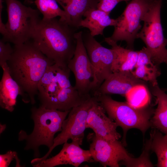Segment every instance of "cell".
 I'll list each match as a JSON object with an SVG mask.
<instances>
[{
    "label": "cell",
    "mask_w": 167,
    "mask_h": 167,
    "mask_svg": "<svg viewBox=\"0 0 167 167\" xmlns=\"http://www.w3.org/2000/svg\"><path fill=\"white\" fill-rule=\"evenodd\" d=\"M13 48V53L7 62L10 74L22 90L23 101L34 105L38 84L47 68L54 63L31 40L14 45Z\"/></svg>",
    "instance_id": "cell-1"
},
{
    "label": "cell",
    "mask_w": 167,
    "mask_h": 167,
    "mask_svg": "<svg viewBox=\"0 0 167 167\" xmlns=\"http://www.w3.org/2000/svg\"><path fill=\"white\" fill-rule=\"evenodd\" d=\"M77 29L56 18L42 19L36 26L31 40L54 64L66 67L75 53Z\"/></svg>",
    "instance_id": "cell-2"
},
{
    "label": "cell",
    "mask_w": 167,
    "mask_h": 167,
    "mask_svg": "<svg viewBox=\"0 0 167 167\" xmlns=\"http://www.w3.org/2000/svg\"><path fill=\"white\" fill-rule=\"evenodd\" d=\"M70 72L68 66L56 64L47 68L38 86L40 105L48 109L70 111L92 96L80 95L72 85Z\"/></svg>",
    "instance_id": "cell-3"
},
{
    "label": "cell",
    "mask_w": 167,
    "mask_h": 167,
    "mask_svg": "<svg viewBox=\"0 0 167 167\" xmlns=\"http://www.w3.org/2000/svg\"><path fill=\"white\" fill-rule=\"evenodd\" d=\"M70 111H62L46 108L40 105L31 109V118L34 123L32 132L28 135L21 130L18 134L19 141H26L24 149H32L35 158L39 157V148L42 145L49 149L54 143V135L62 130L63 122Z\"/></svg>",
    "instance_id": "cell-4"
},
{
    "label": "cell",
    "mask_w": 167,
    "mask_h": 167,
    "mask_svg": "<svg viewBox=\"0 0 167 167\" xmlns=\"http://www.w3.org/2000/svg\"><path fill=\"white\" fill-rule=\"evenodd\" d=\"M97 101L108 116L112 119L118 126L121 127L123 137L121 141L126 145V138L127 131L136 128L144 134L151 126V118L154 111L148 107L137 109L126 102H120L113 100L109 95L96 96Z\"/></svg>",
    "instance_id": "cell-5"
},
{
    "label": "cell",
    "mask_w": 167,
    "mask_h": 167,
    "mask_svg": "<svg viewBox=\"0 0 167 167\" xmlns=\"http://www.w3.org/2000/svg\"><path fill=\"white\" fill-rule=\"evenodd\" d=\"M8 20L5 24L9 42L14 45L24 43L31 40L33 32L41 19L40 12L23 4L18 0H5Z\"/></svg>",
    "instance_id": "cell-6"
},
{
    "label": "cell",
    "mask_w": 167,
    "mask_h": 167,
    "mask_svg": "<svg viewBox=\"0 0 167 167\" xmlns=\"http://www.w3.org/2000/svg\"><path fill=\"white\" fill-rule=\"evenodd\" d=\"M162 0H155L143 17V25L137 36L145 44L153 62L157 66L165 62L167 56L166 39L163 35L161 18Z\"/></svg>",
    "instance_id": "cell-7"
},
{
    "label": "cell",
    "mask_w": 167,
    "mask_h": 167,
    "mask_svg": "<svg viewBox=\"0 0 167 167\" xmlns=\"http://www.w3.org/2000/svg\"><path fill=\"white\" fill-rule=\"evenodd\" d=\"M155 0H131L123 12L116 19L114 30L109 37L117 42L125 41L133 49L134 41L141 29L140 22Z\"/></svg>",
    "instance_id": "cell-8"
},
{
    "label": "cell",
    "mask_w": 167,
    "mask_h": 167,
    "mask_svg": "<svg viewBox=\"0 0 167 167\" xmlns=\"http://www.w3.org/2000/svg\"><path fill=\"white\" fill-rule=\"evenodd\" d=\"M82 31L75 34L76 46L73 58L67 66L74 74L75 88L83 96H92L97 88L95 69L92 65L82 39Z\"/></svg>",
    "instance_id": "cell-9"
},
{
    "label": "cell",
    "mask_w": 167,
    "mask_h": 167,
    "mask_svg": "<svg viewBox=\"0 0 167 167\" xmlns=\"http://www.w3.org/2000/svg\"><path fill=\"white\" fill-rule=\"evenodd\" d=\"M96 101V97L92 96L82 104L72 108L63 122L61 132L54 138L53 146L43 156L34 158L32 161L36 163L46 159L56 147L63 144L70 139L83 141L84 131L87 129L86 121L88 113Z\"/></svg>",
    "instance_id": "cell-10"
},
{
    "label": "cell",
    "mask_w": 167,
    "mask_h": 167,
    "mask_svg": "<svg viewBox=\"0 0 167 167\" xmlns=\"http://www.w3.org/2000/svg\"><path fill=\"white\" fill-rule=\"evenodd\" d=\"M87 139L93 160L103 167H119L121 165L127 167L133 159L121 141L107 140L94 132L89 133Z\"/></svg>",
    "instance_id": "cell-11"
},
{
    "label": "cell",
    "mask_w": 167,
    "mask_h": 167,
    "mask_svg": "<svg viewBox=\"0 0 167 167\" xmlns=\"http://www.w3.org/2000/svg\"><path fill=\"white\" fill-rule=\"evenodd\" d=\"M82 39L96 73L97 88L112 73L115 54L112 49L105 48L87 31H82Z\"/></svg>",
    "instance_id": "cell-12"
},
{
    "label": "cell",
    "mask_w": 167,
    "mask_h": 167,
    "mask_svg": "<svg viewBox=\"0 0 167 167\" xmlns=\"http://www.w3.org/2000/svg\"><path fill=\"white\" fill-rule=\"evenodd\" d=\"M83 141L77 139L72 140L70 143L66 142L63 143L62 149L58 154L32 165L35 167H54L70 165L78 167L84 162H93L89 150L80 147Z\"/></svg>",
    "instance_id": "cell-13"
},
{
    "label": "cell",
    "mask_w": 167,
    "mask_h": 167,
    "mask_svg": "<svg viewBox=\"0 0 167 167\" xmlns=\"http://www.w3.org/2000/svg\"><path fill=\"white\" fill-rule=\"evenodd\" d=\"M146 81L138 79L130 71L113 73L95 91L93 96L119 94L125 96L134 88Z\"/></svg>",
    "instance_id": "cell-14"
},
{
    "label": "cell",
    "mask_w": 167,
    "mask_h": 167,
    "mask_svg": "<svg viewBox=\"0 0 167 167\" xmlns=\"http://www.w3.org/2000/svg\"><path fill=\"white\" fill-rule=\"evenodd\" d=\"M105 113L97 100L88 113L86 128L91 129L96 135L106 140H118L121 136L117 131L118 126Z\"/></svg>",
    "instance_id": "cell-15"
},
{
    "label": "cell",
    "mask_w": 167,
    "mask_h": 167,
    "mask_svg": "<svg viewBox=\"0 0 167 167\" xmlns=\"http://www.w3.org/2000/svg\"><path fill=\"white\" fill-rule=\"evenodd\" d=\"M3 74L0 82V106L11 112L15 109L19 95L23 96V93L18 84L11 76L7 62L1 66Z\"/></svg>",
    "instance_id": "cell-16"
},
{
    "label": "cell",
    "mask_w": 167,
    "mask_h": 167,
    "mask_svg": "<svg viewBox=\"0 0 167 167\" xmlns=\"http://www.w3.org/2000/svg\"><path fill=\"white\" fill-rule=\"evenodd\" d=\"M109 14L97 8L89 9L84 14L83 19L79 24V27L88 28L91 35L93 36L102 35L104 29L109 26H114L116 23V19L111 18Z\"/></svg>",
    "instance_id": "cell-17"
},
{
    "label": "cell",
    "mask_w": 167,
    "mask_h": 167,
    "mask_svg": "<svg viewBox=\"0 0 167 167\" xmlns=\"http://www.w3.org/2000/svg\"><path fill=\"white\" fill-rule=\"evenodd\" d=\"M63 8L69 25L78 28L85 13L90 9L97 8L99 0H55Z\"/></svg>",
    "instance_id": "cell-18"
},
{
    "label": "cell",
    "mask_w": 167,
    "mask_h": 167,
    "mask_svg": "<svg viewBox=\"0 0 167 167\" xmlns=\"http://www.w3.org/2000/svg\"><path fill=\"white\" fill-rule=\"evenodd\" d=\"M104 41L111 45L114 51L115 57L112 67L113 73L120 71H132L136 65L139 51L124 48L109 37Z\"/></svg>",
    "instance_id": "cell-19"
},
{
    "label": "cell",
    "mask_w": 167,
    "mask_h": 167,
    "mask_svg": "<svg viewBox=\"0 0 167 167\" xmlns=\"http://www.w3.org/2000/svg\"><path fill=\"white\" fill-rule=\"evenodd\" d=\"M158 66L153 62L148 53L143 52L139 54L135 66L131 72L138 79L154 86L158 84L157 78L161 74Z\"/></svg>",
    "instance_id": "cell-20"
},
{
    "label": "cell",
    "mask_w": 167,
    "mask_h": 167,
    "mask_svg": "<svg viewBox=\"0 0 167 167\" xmlns=\"http://www.w3.org/2000/svg\"><path fill=\"white\" fill-rule=\"evenodd\" d=\"M151 86L152 93L156 97L157 104L151 120V126L167 135V94L158 84Z\"/></svg>",
    "instance_id": "cell-21"
},
{
    "label": "cell",
    "mask_w": 167,
    "mask_h": 167,
    "mask_svg": "<svg viewBox=\"0 0 167 167\" xmlns=\"http://www.w3.org/2000/svg\"><path fill=\"white\" fill-rule=\"evenodd\" d=\"M151 150L156 154L157 158L156 165L158 167H167V135H163L157 130L151 133L149 140Z\"/></svg>",
    "instance_id": "cell-22"
},
{
    "label": "cell",
    "mask_w": 167,
    "mask_h": 167,
    "mask_svg": "<svg viewBox=\"0 0 167 167\" xmlns=\"http://www.w3.org/2000/svg\"><path fill=\"white\" fill-rule=\"evenodd\" d=\"M146 85L140 84L134 88L125 96L126 102L137 109L148 107L150 100Z\"/></svg>",
    "instance_id": "cell-23"
},
{
    "label": "cell",
    "mask_w": 167,
    "mask_h": 167,
    "mask_svg": "<svg viewBox=\"0 0 167 167\" xmlns=\"http://www.w3.org/2000/svg\"><path fill=\"white\" fill-rule=\"evenodd\" d=\"M34 3L42 15L43 19H49L57 16L64 19L66 17V12L60 8L55 0H34Z\"/></svg>",
    "instance_id": "cell-24"
},
{
    "label": "cell",
    "mask_w": 167,
    "mask_h": 167,
    "mask_svg": "<svg viewBox=\"0 0 167 167\" xmlns=\"http://www.w3.org/2000/svg\"><path fill=\"white\" fill-rule=\"evenodd\" d=\"M150 149V143L148 140L141 156L138 158H134L130 167L153 166L149 158V152Z\"/></svg>",
    "instance_id": "cell-25"
},
{
    "label": "cell",
    "mask_w": 167,
    "mask_h": 167,
    "mask_svg": "<svg viewBox=\"0 0 167 167\" xmlns=\"http://www.w3.org/2000/svg\"><path fill=\"white\" fill-rule=\"evenodd\" d=\"M13 51L9 42L0 40V66H1L10 59Z\"/></svg>",
    "instance_id": "cell-26"
},
{
    "label": "cell",
    "mask_w": 167,
    "mask_h": 167,
    "mask_svg": "<svg viewBox=\"0 0 167 167\" xmlns=\"http://www.w3.org/2000/svg\"><path fill=\"white\" fill-rule=\"evenodd\" d=\"M130 0H99L97 8L109 14L112 10L118 3Z\"/></svg>",
    "instance_id": "cell-27"
},
{
    "label": "cell",
    "mask_w": 167,
    "mask_h": 167,
    "mask_svg": "<svg viewBox=\"0 0 167 167\" xmlns=\"http://www.w3.org/2000/svg\"><path fill=\"white\" fill-rule=\"evenodd\" d=\"M17 160V163L19 165L20 161L17 156L16 152L9 151L6 153L0 155V167H7L10 165L11 162L14 159Z\"/></svg>",
    "instance_id": "cell-28"
},
{
    "label": "cell",
    "mask_w": 167,
    "mask_h": 167,
    "mask_svg": "<svg viewBox=\"0 0 167 167\" xmlns=\"http://www.w3.org/2000/svg\"><path fill=\"white\" fill-rule=\"evenodd\" d=\"M25 4L30 5L34 2V0H24Z\"/></svg>",
    "instance_id": "cell-29"
},
{
    "label": "cell",
    "mask_w": 167,
    "mask_h": 167,
    "mask_svg": "<svg viewBox=\"0 0 167 167\" xmlns=\"http://www.w3.org/2000/svg\"><path fill=\"white\" fill-rule=\"evenodd\" d=\"M6 127V126L4 125L0 124V133H2L5 130Z\"/></svg>",
    "instance_id": "cell-30"
},
{
    "label": "cell",
    "mask_w": 167,
    "mask_h": 167,
    "mask_svg": "<svg viewBox=\"0 0 167 167\" xmlns=\"http://www.w3.org/2000/svg\"><path fill=\"white\" fill-rule=\"evenodd\" d=\"M162 89L165 92L167 91V88H165Z\"/></svg>",
    "instance_id": "cell-31"
},
{
    "label": "cell",
    "mask_w": 167,
    "mask_h": 167,
    "mask_svg": "<svg viewBox=\"0 0 167 167\" xmlns=\"http://www.w3.org/2000/svg\"><path fill=\"white\" fill-rule=\"evenodd\" d=\"M165 62L166 63V64H167V56L166 58Z\"/></svg>",
    "instance_id": "cell-32"
},
{
    "label": "cell",
    "mask_w": 167,
    "mask_h": 167,
    "mask_svg": "<svg viewBox=\"0 0 167 167\" xmlns=\"http://www.w3.org/2000/svg\"><path fill=\"white\" fill-rule=\"evenodd\" d=\"M166 42H167V39H166Z\"/></svg>",
    "instance_id": "cell-33"
}]
</instances>
